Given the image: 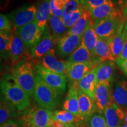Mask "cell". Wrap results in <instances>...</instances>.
<instances>
[{"label":"cell","mask_w":127,"mask_h":127,"mask_svg":"<svg viewBox=\"0 0 127 127\" xmlns=\"http://www.w3.org/2000/svg\"><path fill=\"white\" fill-rule=\"evenodd\" d=\"M1 90L3 96L18 111L28 109L31 101L30 96L20 86L12 75H7L1 82Z\"/></svg>","instance_id":"1"},{"label":"cell","mask_w":127,"mask_h":127,"mask_svg":"<svg viewBox=\"0 0 127 127\" xmlns=\"http://www.w3.org/2000/svg\"><path fill=\"white\" fill-rule=\"evenodd\" d=\"M31 57H27L14 66L12 74L20 86L30 97L34 96L36 77Z\"/></svg>","instance_id":"2"},{"label":"cell","mask_w":127,"mask_h":127,"mask_svg":"<svg viewBox=\"0 0 127 127\" xmlns=\"http://www.w3.org/2000/svg\"><path fill=\"white\" fill-rule=\"evenodd\" d=\"M61 92L50 87L36 75L34 98L38 105L51 111L59 105L61 99Z\"/></svg>","instance_id":"3"},{"label":"cell","mask_w":127,"mask_h":127,"mask_svg":"<svg viewBox=\"0 0 127 127\" xmlns=\"http://www.w3.org/2000/svg\"><path fill=\"white\" fill-rule=\"evenodd\" d=\"M53 111L34 105L25 111L22 119L25 127H51Z\"/></svg>","instance_id":"4"},{"label":"cell","mask_w":127,"mask_h":127,"mask_svg":"<svg viewBox=\"0 0 127 127\" xmlns=\"http://www.w3.org/2000/svg\"><path fill=\"white\" fill-rule=\"evenodd\" d=\"M121 15H116L93 23V27L98 37L108 41L117 32L121 21Z\"/></svg>","instance_id":"5"},{"label":"cell","mask_w":127,"mask_h":127,"mask_svg":"<svg viewBox=\"0 0 127 127\" xmlns=\"http://www.w3.org/2000/svg\"><path fill=\"white\" fill-rule=\"evenodd\" d=\"M35 69L38 75L48 85L61 93L65 91L67 82L66 75L45 68L39 63L35 64Z\"/></svg>","instance_id":"6"},{"label":"cell","mask_w":127,"mask_h":127,"mask_svg":"<svg viewBox=\"0 0 127 127\" xmlns=\"http://www.w3.org/2000/svg\"><path fill=\"white\" fill-rule=\"evenodd\" d=\"M14 31L20 36L30 51L40 41L44 34L35 21L22 27L14 28Z\"/></svg>","instance_id":"7"},{"label":"cell","mask_w":127,"mask_h":127,"mask_svg":"<svg viewBox=\"0 0 127 127\" xmlns=\"http://www.w3.org/2000/svg\"><path fill=\"white\" fill-rule=\"evenodd\" d=\"M37 7L34 5H28L19 8L9 14L14 27L18 28L34 21L36 20Z\"/></svg>","instance_id":"8"},{"label":"cell","mask_w":127,"mask_h":127,"mask_svg":"<svg viewBox=\"0 0 127 127\" xmlns=\"http://www.w3.org/2000/svg\"><path fill=\"white\" fill-rule=\"evenodd\" d=\"M98 65L99 64L95 60L86 63H74L66 61V77L73 83H77Z\"/></svg>","instance_id":"9"},{"label":"cell","mask_w":127,"mask_h":127,"mask_svg":"<svg viewBox=\"0 0 127 127\" xmlns=\"http://www.w3.org/2000/svg\"><path fill=\"white\" fill-rule=\"evenodd\" d=\"M94 100L98 113L104 114L106 109L114 102L110 84H98L95 89Z\"/></svg>","instance_id":"10"},{"label":"cell","mask_w":127,"mask_h":127,"mask_svg":"<svg viewBox=\"0 0 127 127\" xmlns=\"http://www.w3.org/2000/svg\"><path fill=\"white\" fill-rule=\"evenodd\" d=\"M82 41V36L66 34L57 44V54L62 58L69 57L79 47Z\"/></svg>","instance_id":"11"},{"label":"cell","mask_w":127,"mask_h":127,"mask_svg":"<svg viewBox=\"0 0 127 127\" xmlns=\"http://www.w3.org/2000/svg\"><path fill=\"white\" fill-rule=\"evenodd\" d=\"M57 44L58 42L46 29L40 41L30 51V54L35 59L39 60L51 51L54 50V47Z\"/></svg>","instance_id":"12"},{"label":"cell","mask_w":127,"mask_h":127,"mask_svg":"<svg viewBox=\"0 0 127 127\" xmlns=\"http://www.w3.org/2000/svg\"><path fill=\"white\" fill-rule=\"evenodd\" d=\"M28 49L25 45L23 41L20 36L13 31V39L9 52V58L11 64L15 66L18 64L27 57H31V54H28Z\"/></svg>","instance_id":"13"},{"label":"cell","mask_w":127,"mask_h":127,"mask_svg":"<svg viewBox=\"0 0 127 127\" xmlns=\"http://www.w3.org/2000/svg\"><path fill=\"white\" fill-rule=\"evenodd\" d=\"M125 24L126 22L122 20L117 32L107 41L110 47L112 54L115 60L120 58L126 39L127 30Z\"/></svg>","instance_id":"14"},{"label":"cell","mask_w":127,"mask_h":127,"mask_svg":"<svg viewBox=\"0 0 127 127\" xmlns=\"http://www.w3.org/2000/svg\"><path fill=\"white\" fill-rule=\"evenodd\" d=\"M38 63L44 67L58 74L66 76V61L59 60L55 55V50H52L41 58Z\"/></svg>","instance_id":"15"},{"label":"cell","mask_w":127,"mask_h":127,"mask_svg":"<svg viewBox=\"0 0 127 127\" xmlns=\"http://www.w3.org/2000/svg\"><path fill=\"white\" fill-rule=\"evenodd\" d=\"M97 84H110L114 81L115 73V65L113 61H107L100 63L95 68Z\"/></svg>","instance_id":"16"},{"label":"cell","mask_w":127,"mask_h":127,"mask_svg":"<svg viewBox=\"0 0 127 127\" xmlns=\"http://www.w3.org/2000/svg\"><path fill=\"white\" fill-rule=\"evenodd\" d=\"M88 11L93 23L103 19L121 15L120 12L115 8L112 1L99 7L89 9Z\"/></svg>","instance_id":"17"},{"label":"cell","mask_w":127,"mask_h":127,"mask_svg":"<svg viewBox=\"0 0 127 127\" xmlns=\"http://www.w3.org/2000/svg\"><path fill=\"white\" fill-rule=\"evenodd\" d=\"M78 90L79 88L77 83L72 82L69 87L64 102L63 108L64 110L69 111L74 115L81 118L79 109Z\"/></svg>","instance_id":"18"},{"label":"cell","mask_w":127,"mask_h":127,"mask_svg":"<svg viewBox=\"0 0 127 127\" xmlns=\"http://www.w3.org/2000/svg\"><path fill=\"white\" fill-rule=\"evenodd\" d=\"M78 102L79 115L82 120L89 118L96 111L95 100L85 94L81 90H78Z\"/></svg>","instance_id":"19"},{"label":"cell","mask_w":127,"mask_h":127,"mask_svg":"<svg viewBox=\"0 0 127 127\" xmlns=\"http://www.w3.org/2000/svg\"><path fill=\"white\" fill-rule=\"evenodd\" d=\"M57 42L68 34L69 28L64 24L61 18L51 15L46 28Z\"/></svg>","instance_id":"20"},{"label":"cell","mask_w":127,"mask_h":127,"mask_svg":"<svg viewBox=\"0 0 127 127\" xmlns=\"http://www.w3.org/2000/svg\"><path fill=\"white\" fill-rule=\"evenodd\" d=\"M77 85L79 90L94 99L95 89L97 85L95 68L92 69L84 76L77 82Z\"/></svg>","instance_id":"21"},{"label":"cell","mask_w":127,"mask_h":127,"mask_svg":"<svg viewBox=\"0 0 127 127\" xmlns=\"http://www.w3.org/2000/svg\"><path fill=\"white\" fill-rule=\"evenodd\" d=\"M94 59L99 64L102 62L116 61L112 54L111 50L107 41L98 38L93 55Z\"/></svg>","instance_id":"22"},{"label":"cell","mask_w":127,"mask_h":127,"mask_svg":"<svg viewBox=\"0 0 127 127\" xmlns=\"http://www.w3.org/2000/svg\"><path fill=\"white\" fill-rule=\"evenodd\" d=\"M104 116L109 127H120L125 118V114L118 105L114 102L105 111Z\"/></svg>","instance_id":"23"},{"label":"cell","mask_w":127,"mask_h":127,"mask_svg":"<svg viewBox=\"0 0 127 127\" xmlns=\"http://www.w3.org/2000/svg\"><path fill=\"white\" fill-rule=\"evenodd\" d=\"M51 15L50 0H41L37 7L35 21L43 32L47 28Z\"/></svg>","instance_id":"24"},{"label":"cell","mask_w":127,"mask_h":127,"mask_svg":"<svg viewBox=\"0 0 127 127\" xmlns=\"http://www.w3.org/2000/svg\"><path fill=\"white\" fill-rule=\"evenodd\" d=\"M114 103L121 107H127V81H119L112 91Z\"/></svg>","instance_id":"25"},{"label":"cell","mask_w":127,"mask_h":127,"mask_svg":"<svg viewBox=\"0 0 127 127\" xmlns=\"http://www.w3.org/2000/svg\"><path fill=\"white\" fill-rule=\"evenodd\" d=\"M94 57L83 42L68 58L67 61L74 63H86L94 61Z\"/></svg>","instance_id":"26"},{"label":"cell","mask_w":127,"mask_h":127,"mask_svg":"<svg viewBox=\"0 0 127 127\" xmlns=\"http://www.w3.org/2000/svg\"><path fill=\"white\" fill-rule=\"evenodd\" d=\"M52 118L63 123L66 127H73L75 123L81 120L79 117L74 115L70 112L64 109L53 111Z\"/></svg>","instance_id":"27"},{"label":"cell","mask_w":127,"mask_h":127,"mask_svg":"<svg viewBox=\"0 0 127 127\" xmlns=\"http://www.w3.org/2000/svg\"><path fill=\"white\" fill-rule=\"evenodd\" d=\"M15 108L8 101L4 96L1 98L0 103V124L1 125L7 122V121L13 119L17 116Z\"/></svg>","instance_id":"28"},{"label":"cell","mask_w":127,"mask_h":127,"mask_svg":"<svg viewBox=\"0 0 127 127\" xmlns=\"http://www.w3.org/2000/svg\"><path fill=\"white\" fill-rule=\"evenodd\" d=\"M13 39V31H2L0 32V51L1 57L5 59L9 58V52Z\"/></svg>","instance_id":"29"},{"label":"cell","mask_w":127,"mask_h":127,"mask_svg":"<svg viewBox=\"0 0 127 127\" xmlns=\"http://www.w3.org/2000/svg\"><path fill=\"white\" fill-rule=\"evenodd\" d=\"M98 39V37L93 27V22L91 21L89 23L88 27L82 35V42L88 49L93 56Z\"/></svg>","instance_id":"30"},{"label":"cell","mask_w":127,"mask_h":127,"mask_svg":"<svg viewBox=\"0 0 127 127\" xmlns=\"http://www.w3.org/2000/svg\"><path fill=\"white\" fill-rule=\"evenodd\" d=\"M91 21L88 10L85 9L82 17L72 27L69 28L67 34L82 36L89 23Z\"/></svg>","instance_id":"31"},{"label":"cell","mask_w":127,"mask_h":127,"mask_svg":"<svg viewBox=\"0 0 127 127\" xmlns=\"http://www.w3.org/2000/svg\"><path fill=\"white\" fill-rule=\"evenodd\" d=\"M84 10H85V8L83 6H82L75 11L73 12L72 13L70 14L66 17L64 18H61L64 24L69 29L71 28L81 18L84 13Z\"/></svg>","instance_id":"32"},{"label":"cell","mask_w":127,"mask_h":127,"mask_svg":"<svg viewBox=\"0 0 127 127\" xmlns=\"http://www.w3.org/2000/svg\"><path fill=\"white\" fill-rule=\"evenodd\" d=\"M66 0H50V9L51 15L61 18Z\"/></svg>","instance_id":"33"},{"label":"cell","mask_w":127,"mask_h":127,"mask_svg":"<svg viewBox=\"0 0 127 127\" xmlns=\"http://www.w3.org/2000/svg\"><path fill=\"white\" fill-rule=\"evenodd\" d=\"M79 1H74V0H66V3L63 11V16L61 18H64L69 14L75 11L78 9L82 7Z\"/></svg>","instance_id":"34"},{"label":"cell","mask_w":127,"mask_h":127,"mask_svg":"<svg viewBox=\"0 0 127 127\" xmlns=\"http://www.w3.org/2000/svg\"><path fill=\"white\" fill-rule=\"evenodd\" d=\"M81 4L85 9L94 8L107 3L111 2V0H79Z\"/></svg>","instance_id":"35"},{"label":"cell","mask_w":127,"mask_h":127,"mask_svg":"<svg viewBox=\"0 0 127 127\" xmlns=\"http://www.w3.org/2000/svg\"><path fill=\"white\" fill-rule=\"evenodd\" d=\"M90 123L91 127H109L105 117L99 113L94 114Z\"/></svg>","instance_id":"36"},{"label":"cell","mask_w":127,"mask_h":127,"mask_svg":"<svg viewBox=\"0 0 127 127\" xmlns=\"http://www.w3.org/2000/svg\"><path fill=\"white\" fill-rule=\"evenodd\" d=\"M0 31H12V23L7 16L2 14L0 15Z\"/></svg>","instance_id":"37"},{"label":"cell","mask_w":127,"mask_h":127,"mask_svg":"<svg viewBox=\"0 0 127 127\" xmlns=\"http://www.w3.org/2000/svg\"><path fill=\"white\" fill-rule=\"evenodd\" d=\"M1 127H25V126L22 118H13L1 125Z\"/></svg>","instance_id":"38"},{"label":"cell","mask_w":127,"mask_h":127,"mask_svg":"<svg viewBox=\"0 0 127 127\" xmlns=\"http://www.w3.org/2000/svg\"><path fill=\"white\" fill-rule=\"evenodd\" d=\"M116 63H117V65L121 69V71L125 74V75L127 76V59H117L116 60Z\"/></svg>","instance_id":"39"},{"label":"cell","mask_w":127,"mask_h":127,"mask_svg":"<svg viewBox=\"0 0 127 127\" xmlns=\"http://www.w3.org/2000/svg\"><path fill=\"white\" fill-rule=\"evenodd\" d=\"M118 59H121V60L127 59V34L126 36V39H125L123 51H122L121 54L120 58H119Z\"/></svg>","instance_id":"40"},{"label":"cell","mask_w":127,"mask_h":127,"mask_svg":"<svg viewBox=\"0 0 127 127\" xmlns=\"http://www.w3.org/2000/svg\"><path fill=\"white\" fill-rule=\"evenodd\" d=\"M123 12L125 15H127V2L125 3V4L124 5Z\"/></svg>","instance_id":"41"},{"label":"cell","mask_w":127,"mask_h":127,"mask_svg":"<svg viewBox=\"0 0 127 127\" xmlns=\"http://www.w3.org/2000/svg\"><path fill=\"white\" fill-rule=\"evenodd\" d=\"M118 1L120 4H123L124 5L125 4V3L127 2V0H118Z\"/></svg>","instance_id":"42"},{"label":"cell","mask_w":127,"mask_h":127,"mask_svg":"<svg viewBox=\"0 0 127 127\" xmlns=\"http://www.w3.org/2000/svg\"><path fill=\"white\" fill-rule=\"evenodd\" d=\"M124 119H125V121H126L127 123V114H126V115L125 116V118H124Z\"/></svg>","instance_id":"43"},{"label":"cell","mask_w":127,"mask_h":127,"mask_svg":"<svg viewBox=\"0 0 127 127\" xmlns=\"http://www.w3.org/2000/svg\"><path fill=\"white\" fill-rule=\"evenodd\" d=\"M125 25H126V27H127V21L126 22V24H125Z\"/></svg>","instance_id":"44"},{"label":"cell","mask_w":127,"mask_h":127,"mask_svg":"<svg viewBox=\"0 0 127 127\" xmlns=\"http://www.w3.org/2000/svg\"><path fill=\"white\" fill-rule=\"evenodd\" d=\"M123 127H127V125H124Z\"/></svg>","instance_id":"45"},{"label":"cell","mask_w":127,"mask_h":127,"mask_svg":"<svg viewBox=\"0 0 127 127\" xmlns=\"http://www.w3.org/2000/svg\"><path fill=\"white\" fill-rule=\"evenodd\" d=\"M74 1H79V0H74Z\"/></svg>","instance_id":"46"}]
</instances>
